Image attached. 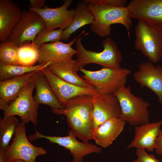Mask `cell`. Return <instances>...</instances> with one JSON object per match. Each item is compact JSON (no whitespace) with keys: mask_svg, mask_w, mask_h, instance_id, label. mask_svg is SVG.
<instances>
[{"mask_svg":"<svg viewBox=\"0 0 162 162\" xmlns=\"http://www.w3.org/2000/svg\"><path fill=\"white\" fill-rule=\"evenodd\" d=\"M37 71L30 72L8 80L0 81V98L8 103L14 100L26 86L33 80Z\"/></svg>","mask_w":162,"mask_h":162,"instance_id":"obj_22","label":"cell"},{"mask_svg":"<svg viewBox=\"0 0 162 162\" xmlns=\"http://www.w3.org/2000/svg\"><path fill=\"white\" fill-rule=\"evenodd\" d=\"M46 0H30V7L33 8H40L45 7Z\"/></svg>","mask_w":162,"mask_h":162,"instance_id":"obj_32","label":"cell"},{"mask_svg":"<svg viewBox=\"0 0 162 162\" xmlns=\"http://www.w3.org/2000/svg\"><path fill=\"white\" fill-rule=\"evenodd\" d=\"M126 7L131 18L147 21L162 28V0H132Z\"/></svg>","mask_w":162,"mask_h":162,"instance_id":"obj_14","label":"cell"},{"mask_svg":"<svg viewBox=\"0 0 162 162\" xmlns=\"http://www.w3.org/2000/svg\"><path fill=\"white\" fill-rule=\"evenodd\" d=\"M88 34L86 33L79 37L75 41L77 57L75 60L80 68H83L91 63L98 64L103 68L120 69L122 55L113 39L108 38L102 42L103 51L97 52L86 49L81 42L82 38Z\"/></svg>","mask_w":162,"mask_h":162,"instance_id":"obj_3","label":"cell"},{"mask_svg":"<svg viewBox=\"0 0 162 162\" xmlns=\"http://www.w3.org/2000/svg\"><path fill=\"white\" fill-rule=\"evenodd\" d=\"M46 27L42 18L29 9L22 10L21 16L12 29L7 40L14 43L19 46L24 42H32L37 34Z\"/></svg>","mask_w":162,"mask_h":162,"instance_id":"obj_10","label":"cell"},{"mask_svg":"<svg viewBox=\"0 0 162 162\" xmlns=\"http://www.w3.org/2000/svg\"><path fill=\"white\" fill-rule=\"evenodd\" d=\"M40 70L58 100L64 106L68 101L74 97L85 95L93 96L98 93L94 88L78 86L63 80L52 73L47 67Z\"/></svg>","mask_w":162,"mask_h":162,"instance_id":"obj_11","label":"cell"},{"mask_svg":"<svg viewBox=\"0 0 162 162\" xmlns=\"http://www.w3.org/2000/svg\"><path fill=\"white\" fill-rule=\"evenodd\" d=\"M22 10L12 0H0V41L7 40L12 29L21 18Z\"/></svg>","mask_w":162,"mask_h":162,"instance_id":"obj_19","label":"cell"},{"mask_svg":"<svg viewBox=\"0 0 162 162\" xmlns=\"http://www.w3.org/2000/svg\"><path fill=\"white\" fill-rule=\"evenodd\" d=\"M19 46L6 40L0 44V62L10 65H20L18 59Z\"/></svg>","mask_w":162,"mask_h":162,"instance_id":"obj_27","label":"cell"},{"mask_svg":"<svg viewBox=\"0 0 162 162\" xmlns=\"http://www.w3.org/2000/svg\"><path fill=\"white\" fill-rule=\"evenodd\" d=\"M112 94L119 101L121 111L119 118L135 127L149 122L148 108L150 104L132 93L130 86H123Z\"/></svg>","mask_w":162,"mask_h":162,"instance_id":"obj_4","label":"cell"},{"mask_svg":"<svg viewBox=\"0 0 162 162\" xmlns=\"http://www.w3.org/2000/svg\"><path fill=\"white\" fill-rule=\"evenodd\" d=\"M35 88L33 80L29 82L16 98L9 103L7 108L3 111V117L18 116L22 122L25 124L32 122L37 125L39 104L32 96Z\"/></svg>","mask_w":162,"mask_h":162,"instance_id":"obj_7","label":"cell"},{"mask_svg":"<svg viewBox=\"0 0 162 162\" xmlns=\"http://www.w3.org/2000/svg\"><path fill=\"white\" fill-rule=\"evenodd\" d=\"M9 103L0 98V109L4 111L8 106Z\"/></svg>","mask_w":162,"mask_h":162,"instance_id":"obj_33","label":"cell"},{"mask_svg":"<svg viewBox=\"0 0 162 162\" xmlns=\"http://www.w3.org/2000/svg\"><path fill=\"white\" fill-rule=\"evenodd\" d=\"M20 122L15 116L0 118V149L6 151Z\"/></svg>","mask_w":162,"mask_h":162,"instance_id":"obj_25","label":"cell"},{"mask_svg":"<svg viewBox=\"0 0 162 162\" xmlns=\"http://www.w3.org/2000/svg\"><path fill=\"white\" fill-rule=\"evenodd\" d=\"M40 70L37 71L33 79L36 89V94L33 96L34 99L38 104L48 105L52 109L64 108L55 95Z\"/></svg>","mask_w":162,"mask_h":162,"instance_id":"obj_21","label":"cell"},{"mask_svg":"<svg viewBox=\"0 0 162 162\" xmlns=\"http://www.w3.org/2000/svg\"><path fill=\"white\" fill-rule=\"evenodd\" d=\"M39 59L38 47L33 42L26 41L19 46L18 59L20 65L33 66Z\"/></svg>","mask_w":162,"mask_h":162,"instance_id":"obj_26","label":"cell"},{"mask_svg":"<svg viewBox=\"0 0 162 162\" xmlns=\"http://www.w3.org/2000/svg\"><path fill=\"white\" fill-rule=\"evenodd\" d=\"M86 3L94 5H108L120 8L125 6L127 1L125 0H84Z\"/></svg>","mask_w":162,"mask_h":162,"instance_id":"obj_29","label":"cell"},{"mask_svg":"<svg viewBox=\"0 0 162 162\" xmlns=\"http://www.w3.org/2000/svg\"><path fill=\"white\" fill-rule=\"evenodd\" d=\"M133 77L140 87H147L154 92L162 106V67L156 66L149 61L142 63L134 73Z\"/></svg>","mask_w":162,"mask_h":162,"instance_id":"obj_15","label":"cell"},{"mask_svg":"<svg viewBox=\"0 0 162 162\" xmlns=\"http://www.w3.org/2000/svg\"><path fill=\"white\" fill-rule=\"evenodd\" d=\"M155 150L158 154L162 156V129L157 139Z\"/></svg>","mask_w":162,"mask_h":162,"instance_id":"obj_31","label":"cell"},{"mask_svg":"<svg viewBox=\"0 0 162 162\" xmlns=\"http://www.w3.org/2000/svg\"><path fill=\"white\" fill-rule=\"evenodd\" d=\"M47 68L53 74L67 82L78 86L94 88L89 82L78 74L80 68L75 60L73 59L52 62Z\"/></svg>","mask_w":162,"mask_h":162,"instance_id":"obj_18","label":"cell"},{"mask_svg":"<svg viewBox=\"0 0 162 162\" xmlns=\"http://www.w3.org/2000/svg\"><path fill=\"white\" fill-rule=\"evenodd\" d=\"M26 124L21 122L16 128L13 141L6 151L7 162L16 159L35 162L37 157L47 153L44 149L36 146L29 142L26 135Z\"/></svg>","mask_w":162,"mask_h":162,"instance_id":"obj_8","label":"cell"},{"mask_svg":"<svg viewBox=\"0 0 162 162\" xmlns=\"http://www.w3.org/2000/svg\"><path fill=\"white\" fill-rule=\"evenodd\" d=\"M87 6L88 11L94 17L90 26L92 33L102 38L109 36L111 32V26L120 24L125 26L130 37V29L132 22L126 6L120 8L95 5L88 3H87Z\"/></svg>","mask_w":162,"mask_h":162,"instance_id":"obj_2","label":"cell"},{"mask_svg":"<svg viewBox=\"0 0 162 162\" xmlns=\"http://www.w3.org/2000/svg\"><path fill=\"white\" fill-rule=\"evenodd\" d=\"M0 162H7L5 150L0 149Z\"/></svg>","mask_w":162,"mask_h":162,"instance_id":"obj_34","label":"cell"},{"mask_svg":"<svg viewBox=\"0 0 162 162\" xmlns=\"http://www.w3.org/2000/svg\"><path fill=\"white\" fill-rule=\"evenodd\" d=\"M84 74L82 78L91 83L98 93L112 94L125 86L127 77L131 73L127 68H103L100 70L90 71L80 68Z\"/></svg>","mask_w":162,"mask_h":162,"instance_id":"obj_6","label":"cell"},{"mask_svg":"<svg viewBox=\"0 0 162 162\" xmlns=\"http://www.w3.org/2000/svg\"><path fill=\"white\" fill-rule=\"evenodd\" d=\"M75 14L71 24L63 30L61 40L67 41L71 35L78 29L92 23L94 17L88 11L87 3L84 0H79L74 8Z\"/></svg>","mask_w":162,"mask_h":162,"instance_id":"obj_23","label":"cell"},{"mask_svg":"<svg viewBox=\"0 0 162 162\" xmlns=\"http://www.w3.org/2000/svg\"><path fill=\"white\" fill-rule=\"evenodd\" d=\"M136 154L137 158L132 162H162L154 155L148 154L144 149L136 148Z\"/></svg>","mask_w":162,"mask_h":162,"instance_id":"obj_30","label":"cell"},{"mask_svg":"<svg viewBox=\"0 0 162 162\" xmlns=\"http://www.w3.org/2000/svg\"><path fill=\"white\" fill-rule=\"evenodd\" d=\"M85 32L84 30L77 37L69 43L58 41L49 44H44L39 46V64L49 62L65 61L72 59L73 56L77 53V50L72 46L76 39Z\"/></svg>","mask_w":162,"mask_h":162,"instance_id":"obj_16","label":"cell"},{"mask_svg":"<svg viewBox=\"0 0 162 162\" xmlns=\"http://www.w3.org/2000/svg\"><path fill=\"white\" fill-rule=\"evenodd\" d=\"M72 0H64L60 7L51 8L48 6L40 8H27L38 14L44 22L46 28L49 30L59 28L62 30L67 28L72 21L74 14V8L68 10L72 2Z\"/></svg>","mask_w":162,"mask_h":162,"instance_id":"obj_12","label":"cell"},{"mask_svg":"<svg viewBox=\"0 0 162 162\" xmlns=\"http://www.w3.org/2000/svg\"><path fill=\"white\" fill-rule=\"evenodd\" d=\"M136 49L153 63L162 57V28L149 21L139 20L135 27Z\"/></svg>","mask_w":162,"mask_h":162,"instance_id":"obj_5","label":"cell"},{"mask_svg":"<svg viewBox=\"0 0 162 162\" xmlns=\"http://www.w3.org/2000/svg\"><path fill=\"white\" fill-rule=\"evenodd\" d=\"M162 119L156 122H148L135 127V135L133 140L127 149L135 148L153 152L155 150L158 137L160 133Z\"/></svg>","mask_w":162,"mask_h":162,"instance_id":"obj_17","label":"cell"},{"mask_svg":"<svg viewBox=\"0 0 162 162\" xmlns=\"http://www.w3.org/2000/svg\"><path fill=\"white\" fill-rule=\"evenodd\" d=\"M126 123L119 118L109 119L93 131L92 139L99 146L107 147L122 131Z\"/></svg>","mask_w":162,"mask_h":162,"instance_id":"obj_20","label":"cell"},{"mask_svg":"<svg viewBox=\"0 0 162 162\" xmlns=\"http://www.w3.org/2000/svg\"><path fill=\"white\" fill-rule=\"evenodd\" d=\"M7 162H26L25 161L21 159H16L7 161Z\"/></svg>","mask_w":162,"mask_h":162,"instance_id":"obj_35","label":"cell"},{"mask_svg":"<svg viewBox=\"0 0 162 162\" xmlns=\"http://www.w3.org/2000/svg\"><path fill=\"white\" fill-rule=\"evenodd\" d=\"M93 131L112 118H118L121 108L117 98L112 94L98 93L93 96Z\"/></svg>","mask_w":162,"mask_h":162,"instance_id":"obj_13","label":"cell"},{"mask_svg":"<svg viewBox=\"0 0 162 162\" xmlns=\"http://www.w3.org/2000/svg\"><path fill=\"white\" fill-rule=\"evenodd\" d=\"M63 30L61 29L49 30L44 28L37 34L33 42L39 46L46 42L60 41Z\"/></svg>","mask_w":162,"mask_h":162,"instance_id":"obj_28","label":"cell"},{"mask_svg":"<svg viewBox=\"0 0 162 162\" xmlns=\"http://www.w3.org/2000/svg\"><path fill=\"white\" fill-rule=\"evenodd\" d=\"M93 96H76L68 101L62 109H52V113L65 116L68 126L76 137L83 142L92 139Z\"/></svg>","mask_w":162,"mask_h":162,"instance_id":"obj_1","label":"cell"},{"mask_svg":"<svg viewBox=\"0 0 162 162\" xmlns=\"http://www.w3.org/2000/svg\"><path fill=\"white\" fill-rule=\"evenodd\" d=\"M73 132L69 130L68 134L65 136H49L41 134L35 128V132L28 136L30 141L40 138L48 140L50 142L57 144L69 150L73 157L71 162H82L85 156L93 153H100L102 149L96 145L88 142H80L77 140Z\"/></svg>","mask_w":162,"mask_h":162,"instance_id":"obj_9","label":"cell"},{"mask_svg":"<svg viewBox=\"0 0 162 162\" xmlns=\"http://www.w3.org/2000/svg\"><path fill=\"white\" fill-rule=\"evenodd\" d=\"M51 62H49L32 66L10 65L0 62V81L8 80L30 72L40 70L47 67Z\"/></svg>","mask_w":162,"mask_h":162,"instance_id":"obj_24","label":"cell"}]
</instances>
